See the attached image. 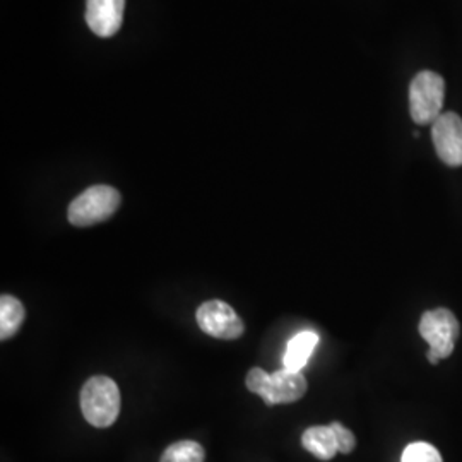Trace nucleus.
I'll list each match as a JSON object with an SVG mask.
<instances>
[{
  "mask_svg": "<svg viewBox=\"0 0 462 462\" xmlns=\"http://www.w3.org/2000/svg\"><path fill=\"white\" fill-rule=\"evenodd\" d=\"M301 444L320 461H330L339 452L337 440L330 425L305 430L301 435Z\"/></svg>",
  "mask_w": 462,
  "mask_h": 462,
  "instance_id": "nucleus-10",
  "label": "nucleus"
},
{
  "mask_svg": "<svg viewBox=\"0 0 462 462\" xmlns=\"http://www.w3.org/2000/svg\"><path fill=\"white\" fill-rule=\"evenodd\" d=\"M24 305L21 300L11 295H2L0 298V339L7 341L16 334L24 322Z\"/></svg>",
  "mask_w": 462,
  "mask_h": 462,
  "instance_id": "nucleus-11",
  "label": "nucleus"
},
{
  "mask_svg": "<svg viewBox=\"0 0 462 462\" xmlns=\"http://www.w3.org/2000/svg\"><path fill=\"white\" fill-rule=\"evenodd\" d=\"M125 0H86V23L101 38H110L120 30Z\"/></svg>",
  "mask_w": 462,
  "mask_h": 462,
  "instance_id": "nucleus-7",
  "label": "nucleus"
},
{
  "mask_svg": "<svg viewBox=\"0 0 462 462\" xmlns=\"http://www.w3.org/2000/svg\"><path fill=\"white\" fill-rule=\"evenodd\" d=\"M196 320L202 332L216 339L233 341L238 339L245 330L242 319L233 310V307L221 300L204 301L198 309Z\"/></svg>",
  "mask_w": 462,
  "mask_h": 462,
  "instance_id": "nucleus-5",
  "label": "nucleus"
},
{
  "mask_svg": "<svg viewBox=\"0 0 462 462\" xmlns=\"http://www.w3.org/2000/svg\"><path fill=\"white\" fill-rule=\"evenodd\" d=\"M401 462H444L437 447L427 442H413L404 448Z\"/></svg>",
  "mask_w": 462,
  "mask_h": 462,
  "instance_id": "nucleus-13",
  "label": "nucleus"
},
{
  "mask_svg": "<svg viewBox=\"0 0 462 462\" xmlns=\"http://www.w3.org/2000/svg\"><path fill=\"white\" fill-rule=\"evenodd\" d=\"M431 141L447 166H462V118L444 112L431 124Z\"/></svg>",
  "mask_w": 462,
  "mask_h": 462,
  "instance_id": "nucleus-6",
  "label": "nucleus"
},
{
  "mask_svg": "<svg viewBox=\"0 0 462 462\" xmlns=\"http://www.w3.org/2000/svg\"><path fill=\"white\" fill-rule=\"evenodd\" d=\"M120 192L110 185H95L86 189L69 206L67 217L74 226H93L110 219L120 208Z\"/></svg>",
  "mask_w": 462,
  "mask_h": 462,
  "instance_id": "nucleus-2",
  "label": "nucleus"
},
{
  "mask_svg": "<svg viewBox=\"0 0 462 462\" xmlns=\"http://www.w3.org/2000/svg\"><path fill=\"white\" fill-rule=\"evenodd\" d=\"M319 345V336L312 330L298 332L297 336L288 343L284 358H282V368L301 372V368L309 364L315 346Z\"/></svg>",
  "mask_w": 462,
  "mask_h": 462,
  "instance_id": "nucleus-9",
  "label": "nucleus"
},
{
  "mask_svg": "<svg viewBox=\"0 0 462 462\" xmlns=\"http://www.w3.org/2000/svg\"><path fill=\"white\" fill-rule=\"evenodd\" d=\"M307 379L301 372H293L288 368H281L271 374L269 389L264 396L267 406L274 404H290L297 402L307 393Z\"/></svg>",
  "mask_w": 462,
  "mask_h": 462,
  "instance_id": "nucleus-8",
  "label": "nucleus"
},
{
  "mask_svg": "<svg viewBox=\"0 0 462 462\" xmlns=\"http://www.w3.org/2000/svg\"><path fill=\"white\" fill-rule=\"evenodd\" d=\"M269 379H271V374H267L263 368H252L247 374L245 383H247L250 393L264 399L267 389H269Z\"/></svg>",
  "mask_w": 462,
  "mask_h": 462,
  "instance_id": "nucleus-14",
  "label": "nucleus"
},
{
  "mask_svg": "<svg viewBox=\"0 0 462 462\" xmlns=\"http://www.w3.org/2000/svg\"><path fill=\"white\" fill-rule=\"evenodd\" d=\"M418 329L420 336L429 343L427 358L431 365L439 364L454 353L456 341L461 334L459 320L448 309H435L425 312Z\"/></svg>",
  "mask_w": 462,
  "mask_h": 462,
  "instance_id": "nucleus-4",
  "label": "nucleus"
},
{
  "mask_svg": "<svg viewBox=\"0 0 462 462\" xmlns=\"http://www.w3.org/2000/svg\"><path fill=\"white\" fill-rule=\"evenodd\" d=\"M204 447L194 440H180L166 448L160 462H204Z\"/></svg>",
  "mask_w": 462,
  "mask_h": 462,
  "instance_id": "nucleus-12",
  "label": "nucleus"
},
{
  "mask_svg": "<svg viewBox=\"0 0 462 462\" xmlns=\"http://www.w3.org/2000/svg\"><path fill=\"white\" fill-rule=\"evenodd\" d=\"M446 81L433 70H421L410 86V114L414 124L430 125L444 114Z\"/></svg>",
  "mask_w": 462,
  "mask_h": 462,
  "instance_id": "nucleus-3",
  "label": "nucleus"
},
{
  "mask_svg": "<svg viewBox=\"0 0 462 462\" xmlns=\"http://www.w3.org/2000/svg\"><path fill=\"white\" fill-rule=\"evenodd\" d=\"M81 411L95 429L112 427L120 414V389L116 382L105 375L86 380L81 391Z\"/></svg>",
  "mask_w": 462,
  "mask_h": 462,
  "instance_id": "nucleus-1",
  "label": "nucleus"
},
{
  "mask_svg": "<svg viewBox=\"0 0 462 462\" xmlns=\"http://www.w3.org/2000/svg\"><path fill=\"white\" fill-rule=\"evenodd\" d=\"M330 429L336 435V440H337V448L341 454H349L355 450L356 447V439H355V433L351 430H347L345 425H341L339 421H334L330 423Z\"/></svg>",
  "mask_w": 462,
  "mask_h": 462,
  "instance_id": "nucleus-15",
  "label": "nucleus"
}]
</instances>
